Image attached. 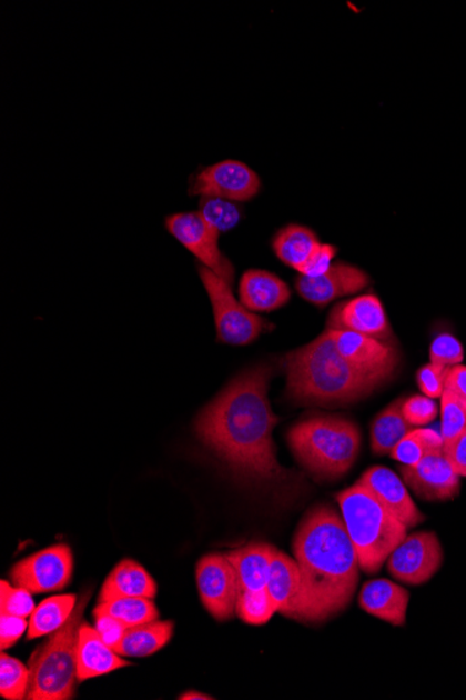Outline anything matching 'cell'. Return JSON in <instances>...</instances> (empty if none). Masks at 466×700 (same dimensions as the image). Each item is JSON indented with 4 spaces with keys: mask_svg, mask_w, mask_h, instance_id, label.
<instances>
[{
    "mask_svg": "<svg viewBox=\"0 0 466 700\" xmlns=\"http://www.w3.org/2000/svg\"><path fill=\"white\" fill-rule=\"evenodd\" d=\"M288 443L295 458L318 480L348 473L361 450V432L344 417L316 416L291 428Z\"/></svg>",
    "mask_w": 466,
    "mask_h": 700,
    "instance_id": "obj_5",
    "label": "cell"
},
{
    "mask_svg": "<svg viewBox=\"0 0 466 700\" xmlns=\"http://www.w3.org/2000/svg\"><path fill=\"white\" fill-rule=\"evenodd\" d=\"M262 181L245 162L225 160L204 168L192 178L189 193L192 197L219 198L233 203L256 198Z\"/></svg>",
    "mask_w": 466,
    "mask_h": 700,
    "instance_id": "obj_10",
    "label": "cell"
},
{
    "mask_svg": "<svg viewBox=\"0 0 466 700\" xmlns=\"http://www.w3.org/2000/svg\"><path fill=\"white\" fill-rule=\"evenodd\" d=\"M91 591L80 597L72 617L30 659V687L26 699L69 700L78 680V644Z\"/></svg>",
    "mask_w": 466,
    "mask_h": 700,
    "instance_id": "obj_6",
    "label": "cell"
},
{
    "mask_svg": "<svg viewBox=\"0 0 466 700\" xmlns=\"http://www.w3.org/2000/svg\"><path fill=\"white\" fill-rule=\"evenodd\" d=\"M335 254H337V248L327 246V243H320L316 251L312 253V257L308 258L296 271L301 276L306 277H318L327 273L334 264L333 260Z\"/></svg>",
    "mask_w": 466,
    "mask_h": 700,
    "instance_id": "obj_38",
    "label": "cell"
},
{
    "mask_svg": "<svg viewBox=\"0 0 466 700\" xmlns=\"http://www.w3.org/2000/svg\"><path fill=\"white\" fill-rule=\"evenodd\" d=\"M275 612L267 590L256 591V593H251V591L237 593L236 614L243 622L251 623V626H263L273 618Z\"/></svg>",
    "mask_w": 466,
    "mask_h": 700,
    "instance_id": "obj_32",
    "label": "cell"
},
{
    "mask_svg": "<svg viewBox=\"0 0 466 700\" xmlns=\"http://www.w3.org/2000/svg\"><path fill=\"white\" fill-rule=\"evenodd\" d=\"M440 399V433L446 443L458 437L466 428V399L449 389L444 390Z\"/></svg>",
    "mask_w": 466,
    "mask_h": 700,
    "instance_id": "obj_33",
    "label": "cell"
},
{
    "mask_svg": "<svg viewBox=\"0 0 466 700\" xmlns=\"http://www.w3.org/2000/svg\"><path fill=\"white\" fill-rule=\"evenodd\" d=\"M199 213L220 233L233 230L243 217L240 206L219 198H203Z\"/></svg>",
    "mask_w": 466,
    "mask_h": 700,
    "instance_id": "obj_31",
    "label": "cell"
},
{
    "mask_svg": "<svg viewBox=\"0 0 466 700\" xmlns=\"http://www.w3.org/2000/svg\"><path fill=\"white\" fill-rule=\"evenodd\" d=\"M270 378L267 366L241 373L194 422L205 447L235 473L259 482H280L290 477L276 459L273 430L280 418L271 410Z\"/></svg>",
    "mask_w": 466,
    "mask_h": 700,
    "instance_id": "obj_1",
    "label": "cell"
},
{
    "mask_svg": "<svg viewBox=\"0 0 466 700\" xmlns=\"http://www.w3.org/2000/svg\"><path fill=\"white\" fill-rule=\"evenodd\" d=\"M26 629V618L2 614V620H0V646H2V651L12 648L23 637Z\"/></svg>",
    "mask_w": 466,
    "mask_h": 700,
    "instance_id": "obj_40",
    "label": "cell"
},
{
    "mask_svg": "<svg viewBox=\"0 0 466 700\" xmlns=\"http://www.w3.org/2000/svg\"><path fill=\"white\" fill-rule=\"evenodd\" d=\"M367 286L368 276L365 271L343 262L334 263L332 269L322 276L300 274L295 280L296 291L303 300L316 307H325L338 298L356 294Z\"/></svg>",
    "mask_w": 466,
    "mask_h": 700,
    "instance_id": "obj_15",
    "label": "cell"
},
{
    "mask_svg": "<svg viewBox=\"0 0 466 700\" xmlns=\"http://www.w3.org/2000/svg\"><path fill=\"white\" fill-rule=\"evenodd\" d=\"M444 454L459 477H466V428L458 437L444 443Z\"/></svg>",
    "mask_w": 466,
    "mask_h": 700,
    "instance_id": "obj_39",
    "label": "cell"
},
{
    "mask_svg": "<svg viewBox=\"0 0 466 700\" xmlns=\"http://www.w3.org/2000/svg\"><path fill=\"white\" fill-rule=\"evenodd\" d=\"M286 377L290 399L301 404L354 403L384 383L346 361L328 330L311 344L286 356Z\"/></svg>",
    "mask_w": 466,
    "mask_h": 700,
    "instance_id": "obj_3",
    "label": "cell"
},
{
    "mask_svg": "<svg viewBox=\"0 0 466 700\" xmlns=\"http://www.w3.org/2000/svg\"><path fill=\"white\" fill-rule=\"evenodd\" d=\"M446 389L453 390L466 399V367L463 363L449 369Z\"/></svg>",
    "mask_w": 466,
    "mask_h": 700,
    "instance_id": "obj_42",
    "label": "cell"
},
{
    "mask_svg": "<svg viewBox=\"0 0 466 700\" xmlns=\"http://www.w3.org/2000/svg\"><path fill=\"white\" fill-rule=\"evenodd\" d=\"M95 629L100 633V637L104 639V642L111 648L121 642L128 628L122 622L115 620V618L108 616H95Z\"/></svg>",
    "mask_w": 466,
    "mask_h": 700,
    "instance_id": "obj_41",
    "label": "cell"
},
{
    "mask_svg": "<svg viewBox=\"0 0 466 700\" xmlns=\"http://www.w3.org/2000/svg\"><path fill=\"white\" fill-rule=\"evenodd\" d=\"M165 227L176 241L204 264V268L214 271L226 283L233 284L235 268L221 252L220 232L210 226L199 211L172 214L165 220Z\"/></svg>",
    "mask_w": 466,
    "mask_h": 700,
    "instance_id": "obj_8",
    "label": "cell"
},
{
    "mask_svg": "<svg viewBox=\"0 0 466 700\" xmlns=\"http://www.w3.org/2000/svg\"><path fill=\"white\" fill-rule=\"evenodd\" d=\"M449 367L440 366V363L430 362L422 367L417 371L416 381L421 392L430 399L442 398L446 390Z\"/></svg>",
    "mask_w": 466,
    "mask_h": 700,
    "instance_id": "obj_35",
    "label": "cell"
},
{
    "mask_svg": "<svg viewBox=\"0 0 466 700\" xmlns=\"http://www.w3.org/2000/svg\"><path fill=\"white\" fill-rule=\"evenodd\" d=\"M172 634V621H151L129 628L121 642L112 649L122 658H148L164 648Z\"/></svg>",
    "mask_w": 466,
    "mask_h": 700,
    "instance_id": "obj_24",
    "label": "cell"
},
{
    "mask_svg": "<svg viewBox=\"0 0 466 700\" xmlns=\"http://www.w3.org/2000/svg\"><path fill=\"white\" fill-rule=\"evenodd\" d=\"M0 609L2 614H9L21 618L31 617L36 610L34 600H32L31 591L24 588H12L8 582L0 583Z\"/></svg>",
    "mask_w": 466,
    "mask_h": 700,
    "instance_id": "obj_34",
    "label": "cell"
},
{
    "mask_svg": "<svg viewBox=\"0 0 466 700\" xmlns=\"http://www.w3.org/2000/svg\"><path fill=\"white\" fill-rule=\"evenodd\" d=\"M327 329L350 330L384 341L392 338L383 303L373 294L361 296L335 307L330 313Z\"/></svg>",
    "mask_w": 466,
    "mask_h": 700,
    "instance_id": "obj_16",
    "label": "cell"
},
{
    "mask_svg": "<svg viewBox=\"0 0 466 700\" xmlns=\"http://www.w3.org/2000/svg\"><path fill=\"white\" fill-rule=\"evenodd\" d=\"M30 687V669L7 653L0 656V694L10 700L26 699Z\"/></svg>",
    "mask_w": 466,
    "mask_h": 700,
    "instance_id": "obj_30",
    "label": "cell"
},
{
    "mask_svg": "<svg viewBox=\"0 0 466 700\" xmlns=\"http://www.w3.org/2000/svg\"><path fill=\"white\" fill-rule=\"evenodd\" d=\"M300 586L301 572L295 559L275 550L271 557L269 582L265 590H267L276 612L284 616L290 610Z\"/></svg>",
    "mask_w": 466,
    "mask_h": 700,
    "instance_id": "obj_23",
    "label": "cell"
},
{
    "mask_svg": "<svg viewBox=\"0 0 466 700\" xmlns=\"http://www.w3.org/2000/svg\"><path fill=\"white\" fill-rule=\"evenodd\" d=\"M240 300L251 312H273L290 302L291 290L270 271L247 270L241 279Z\"/></svg>",
    "mask_w": 466,
    "mask_h": 700,
    "instance_id": "obj_20",
    "label": "cell"
},
{
    "mask_svg": "<svg viewBox=\"0 0 466 700\" xmlns=\"http://www.w3.org/2000/svg\"><path fill=\"white\" fill-rule=\"evenodd\" d=\"M403 411L406 420L414 427H424L435 421L438 416V406L435 399L416 394L405 399Z\"/></svg>",
    "mask_w": 466,
    "mask_h": 700,
    "instance_id": "obj_37",
    "label": "cell"
},
{
    "mask_svg": "<svg viewBox=\"0 0 466 700\" xmlns=\"http://www.w3.org/2000/svg\"><path fill=\"white\" fill-rule=\"evenodd\" d=\"M405 399L395 400L376 417L372 426V450L377 456L392 454L403 439L416 427L406 420L403 411Z\"/></svg>",
    "mask_w": 466,
    "mask_h": 700,
    "instance_id": "obj_25",
    "label": "cell"
},
{
    "mask_svg": "<svg viewBox=\"0 0 466 700\" xmlns=\"http://www.w3.org/2000/svg\"><path fill=\"white\" fill-rule=\"evenodd\" d=\"M444 551L433 531H417L406 536L387 559L388 572L398 582L421 586L440 571Z\"/></svg>",
    "mask_w": 466,
    "mask_h": 700,
    "instance_id": "obj_9",
    "label": "cell"
},
{
    "mask_svg": "<svg viewBox=\"0 0 466 700\" xmlns=\"http://www.w3.org/2000/svg\"><path fill=\"white\" fill-rule=\"evenodd\" d=\"M311 228L291 224L276 232L273 241L276 258L292 269H300L320 246Z\"/></svg>",
    "mask_w": 466,
    "mask_h": 700,
    "instance_id": "obj_26",
    "label": "cell"
},
{
    "mask_svg": "<svg viewBox=\"0 0 466 700\" xmlns=\"http://www.w3.org/2000/svg\"><path fill=\"white\" fill-rule=\"evenodd\" d=\"M75 604L78 597L74 594L55 596L43 600L31 614L27 638L38 639L57 632L72 617Z\"/></svg>",
    "mask_w": 466,
    "mask_h": 700,
    "instance_id": "obj_27",
    "label": "cell"
},
{
    "mask_svg": "<svg viewBox=\"0 0 466 700\" xmlns=\"http://www.w3.org/2000/svg\"><path fill=\"white\" fill-rule=\"evenodd\" d=\"M155 596L156 584L150 573L132 559H124L107 578L99 602L123 599V597L154 599Z\"/></svg>",
    "mask_w": 466,
    "mask_h": 700,
    "instance_id": "obj_22",
    "label": "cell"
},
{
    "mask_svg": "<svg viewBox=\"0 0 466 700\" xmlns=\"http://www.w3.org/2000/svg\"><path fill=\"white\" fill-rule=\"evenodd\" d=\"M464 361V347L453 334L437 336L430 346V362L453 368Z\"/></svg>",
    "mask_w": 466,
    "mask_h": 700,
    "instance_id": "obj_36",
    "label": "cell"
},
{
    "mask_svg": "<svg viewBox=\"0 0 466 700\" xmlns=\"http://www.w3.org/2000/svg\"><path fill=\"white\" fill-rule=\"evenodd\" d=\"M179 699L182 700H209V699H214L209 697V694H204V693H200V692H186L181 694V697H179Z\"/></svg>",
    "mask_w": 466,
    "mask_h": 700,
    "instance_id": "obj_43",
    "label": "cell"
},
{
    "mask_svg": "<svg viewBox=\"0 0 466 700\" xmlns=\"http://www.w3.org/2000/svg\"><path fill=\"white\" fill-rule=\"evenodd\" d=\"M200 599L216 621L231 620L236 612L237 577L230 559L209 553L200 559L196 571Z\"/></svg>",
    "mask_w": 466,
    "mask_h": 700,
    "instance_id": "obj_12",
    "label": "cell"
},
{
    "mask_svg": "<svg viewBox=\"0 0 466 700\" xmlns=\"http://www.w3.org/2000/svg\"><path fill=\"white\" fill-rule=\"evenodd\" d=\"M73 552L67 544H58L16 563L10 572L13 583L31 593H47L67 588L72 579Z\"/></svg>",
    "mask_w": 466,
    "mask_h": 700,
    "instance_id": "obj_11",
    "label": "cell"
},
{
    "mask_svg": "<svg viewBox=\"0 0 466 700\" xmlns=\"http://www.w3.org/2000/svg\"><path fill=\"white\" fill-rule=\"evenodd\" d=\"M274 551L275 548L269 544H251L225 553L235 568L240 591L256 593L267 588L271 557Z\"/></svg>",
    "mask_w": 466,
    "mask_h": 700,
    "instance_id": "obj_21",
    "label": "cell"
},
{
    "mask_svg": "<svg viewBox=\"0 0 466 700\" xmlns=\"http://www.w3.org/2000/svg\"><path fill=\"white\" fill-rule=\"evenodd\" d=\"M443 448L442 433L430 428H415L394 448L392 458L399 463L412 466L426 458L427 454L440 452Z\"/></svg>",
    "mask_w": 466,
    "mask_h": 700,
    "instance_id": "obj_29",
    "label": "cell"
},
{
    "mask_svg": "<svg viewBox=\"0 0 466 700\" xmlns=\"http://www.w3.org/2000/svg\"><path fill=\"white\" fill-rule=\"evenodd\" d=\"M115 650L104 642L97 629L89 623H81L78 644V681L110 674L112 671L128 667Z\"/></svg>",
    "mask_w": 466,
    "mask_h": 700,
    "instance_id": "obj_19",
    "label": "cell"
},
{
    "mask_svg": "<svg viewBox=\"0 0 466 700\" xmlns=\"http://www.w3.org/2000/svg\"><path fill=\"white\" fill-rule=\"evenodd\" d=\"M200 279L207 291L213 306L216 339L230 346H246L259 339L269 328L267 320L249 311L237 301L231 290V284L207 268L199 269Z\"/></svg>",
    "mask_w": 466,
    "mask_h": 700,
    "instance_id": "obj_7",
    "label": "cell"
},
{
    "mask_svg": "<svg viewBox=\"0 0 466 700\" xmlns=\"http://www.w3.org/2000/svg\"><path fill=\"white\" fill-rule=\"evenodd\" d=\"M409 599L408 590L403 586L389 582L387 579H377L363 586L359 604L367 614L392 623L394 627H404Z\"/></svg>",
    "mask_w": 466,
    "mask_h": 700,
    "instance_id": "obj_18",
    "label": "cell"
},
{
    "mask_svg": "<svg viewBox=\"0 0 466 700\" xmlns=\"http://www.w3.org/2000/svg\"><path fill=\"white\" fill-rule=\"evenodd\" d=\"M337 501L362 571L377 573L408 536V528L361 482L340 492Z\"/></svg>",
    "mask_w": 466,
    "mask_h": 700,
    "instance_id": "obj_4",
    "label": "cell"
},
{
    "mask_svg": "<svg viewBox=\"0 0 466 700\" xmlns=\"http://www.w3.org/2000/svg\"><path fill=\"white\" fill-rule=\"evenodd\" d=\"M301 586L285 617L318 623L350 606L359 583V558L343 518L327 504L303 518L294 539Z\"/></svg>",
    "mask_w": 466,
    "mask_h": 700,
    "instance_id": "obj_2",
    "label": "cell"
},
{
    "mask_svg": "<svg viewBox=\"0 0 466 700\" xmlns=\"http://www.w3.org/2000/svg\"><path fill=\"white\" fill-rule=\"evenodd\" d=\"M95 616L115 618L129 629L159 620L160 612L148 597H123V599L99 602L94 610Z\"/></svg>",
    "mask_w": 466,
    "mask_h": 700,
    "instance_id": "obj_28",
    "label": "cell"
},
{
    "mask_svg": "<svg viewBox=\"0 0 466 700\" xmlns=\"http://www.w3.org/2000/svg\"><path fill=\"white\" fill-rule=\"evenodd\" d=\"M341 356L359 371L386 382L398 366V352L387 341L350 330L327 329Z\"/></svg>",
    "mask_w": 466,
    "mask_h": 700,
    "instance_id": "obj_13",
    "label": "cell"
},
{
    "mask_svg": "<svg viewBox=\"0 0 466 700\" xmlns=\"http://www.w3.org/2000/svg\"><path fill=\"white\" fill-rule=\"evenodd\" d=\"M357 482L375 493L406 528L414 529L425 522V514L417 509L405 482L393 470L382 466L372 467Z\"/></svg>",
    "mask_w": 466,
    "mask_h": 700,
    "instance_id": "obj_17",
    "label": "cell"
},
{
    "mask_svg": "<svg viewBox=\"0 0 466 700\" xmlns=\"http://www.w3.org/2000/svg\"><path fill=\"white\" fill-rule=\"evenodd\" d=\"M399 471L405 484L425 501L443 502L459 496L460 477L455 473L443 450L427 454L416 464H403Z\"/></svg>",
    "mask_w": 466,
    "mask_h": 700,
    "instance_id": "obj_14",
    "label": "cell"
}]
</instances>
